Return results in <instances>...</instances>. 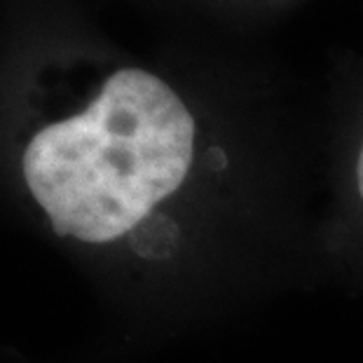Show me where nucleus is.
I'll list each match as a JSON object with an SVG mask.
<instances>
[{
  "label": "nucleus",
  "mask_w": 363,
  "mask_h": 363,
  "mask_svg": "<svg viewBox=\"0 0 363 363\" xmlns=\"http://www.w3.org/2000/svg\"><path fill=\"white\" fill-rule=\"evenodd\" d=\"M197 125L183 99L141 68H122L78 115L30 138L24 179L54 233L111 244L134 233L190 176Z\"/></svg>",
  "instance_id": "1"
},
{
  "label": "nucleus",
  "mask_w": 363,
  "mask_h": 363,
  "mask_svg": "<svg viewBox=\"0 0 363 363\" xmlns=\"http://www.w3.org/2000/svg\"><path fill=\"white\" fill-rule=\"evenodd\" d=\"M357 188H359V195L363 199V145H361L359 160H357Z\"/></svg>",
  "instance_id": "2"
}]
</instances>
